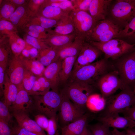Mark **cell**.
<instances>
[{"label":"cell","instance_id":"1","mask_svg":"<svg viewBox=\"0 0 135 135\" xmlns=\"http://www.w3.org/2000/svg\"><path fill=\"white\" fill-rule=\"evenodd\" d=\"M135 16V0H112L106 18L121 29Z\"/></svg>","mask_w":135,"mask_h":135},{"label":"cell","instance_id":"2","mask_svg":"<svg viewBox=\"0 0 135 135\" xmlns=\"http://www.w3.org/2000/svg\"><path fill=\"white\" fill-rule=\"evenodd\" d=\"M33 96L32 111L36 114L44 115L49 118L56 116L62 101L61 93L52 90L44 94Z\"/></svg>","mask_w":135,"mask_h":135},{"label":"cell","instance_id":"3","mask_svg":"<svg viewBox=\"0 0 135 135\" xmlns=\"http://www.w3.org/2000/svg\"><path fill=\"white\" fill-rule=\"evenodd\" d=\"M105 100L106 105L100 116L121 113L135 104V94L132 88L127 87Z\"/></svg>","mask_w":135,"mask_h":135},{"label":"cell","instance_id":"4","mask_svg":"<svg viewBox=\"0 0 135 135\" xmlns=\"http://www.w3.org/2000/svg\"><path fill=\"white\" fill-rule=\"evenodd\" d=\"M107 60L105 58L80 68L72 74L73 81L91 85L107 72Z\"/></svg>","mask_w":135,"mask_h":135},{"label":"cell","instance_id":"5","mask_svg":"<svg viewBox=\"0 0 135 135\" xmlns=\"http://www.w3.org/2000/svg\"><path fill=\"white\" fill-rule=\"evenodd\" d=\"M104 54L105 58L117 60L123 56L135 49V44H130L121 39L114 38L108 41L89 42Z\"/></svg>","mask_w":135,"mask_h":135},{"label":"cell","instance_id":"6","mask_svg":"<svg viewBox=\"0 0 135 135\" xmlns=\"http://www.w3.org/2000/svg\"><path fill=\"white\" fill-rule=\"evenodd\" d=\"M116 70L124 84L133 90L135 86V49L117 59Z\"/></svg>","mask_w":135,"mask_h":135},{"label":"cell","instance_id":"7","mask_svg":"<svg viewBox=\"0 0 135 135\" xmlns=\"http://www.w3.org/2000/svg\"><path fill=\"white\" fill-rule=\"evenodd\" d=\"M69 14L74 24L76 36L85 41L97 22L86 11L74 9Z\"/></svg>","mask_w":135,"mask_h":135},{"label":"cell","instance_id":"8","mask_svg":"<svg viewBox=\"0 0 135 135\" xmlns=\"http://www.w3.org/2000/svg\"><path fill=\"white\" fill-rule=\"evenodd\" d=\"M60 93L62 100L58 118L62 127L79 119L85 114L84 110L72 102L63 90Z\"/></svg>","mask_w":135,"mask_h":135},{"label":"cell","instance_id":"9","mask_svg":"<svg viewBox=\"0 0 135 135\" xmlns=\"http://www.w3.org/2000/svg\"><path fill=\"white\" fill-rule=\"evenodd\" d=\"M63 90L73 103L83 110L92 92L91 85L74 81Z\"/></svg>","mask_w":135,"mask_h":135},{"label":"cell","instance_id":"10","mask_svg":"<svg viewBox=\"0 0 135 135\" xmlns=\"http://www.w3.org/2000/svg\"><path fill=\"white\" fill-rule=\"evenodd\" d=\"M97 85L102 98L105 100L113 95L118 90H121L126 86L121 80L116 70L107 72L97 81Z\"/></svg>","mask_w":135,"mask_h":135},{"label":"cell","instance_id":"11","mask_svg":"<svg viewBox=\"0 0 135 135\" xmlns=\"http://www.w3.org/2000/svg\"><path fill=\"white\" fill-rule=\"evenodd\" d=\"M102 52L89 42H85L78 56L72 74L80 68L92 63Z\"/></svg>","mask_w":135,"mask_h":135},{"label":"cell","instance_id":"12","mask_svg":"<svg viewBox=\"0 0 135 135\" xmlns=\"http://www.w3.org/2000/svg\"><path fill=\"white\" fill-rule=\"evenodd\" d=\"M23 87L18 88V93L14 104L9 107L12 113H24L28 114L32 111L33 100Z\"/></svg>","mask_w":135,"mask_h":135},{"label":"cell","instance_id":"13","mask_svg":"<svg viewBox=\"0 0 135 135\" xmlns=\"http://www.w3.org/2000/svg\"><path fill=\"white\" fill-rule=\"evenodd\" d=\"M25 69L19 56H13L9 62L7 74L10 81L18 88L22 87V81Z\"/></svg>","mask_w":135,"mask_h":135},{"label":"cell","instance_id":"14","mask_svg":"<svg viewBox=\"0 0 135 135\" xmlns=\"http://www.w3.org/2000/svg\"><path fill=\"white\" fill-rule=\"evenodd\" d=\"M98 120L100 122L114 128L131 129L135 127V121L126 117L115 114L105 116H100Z\"/></svg>","mask_w":135,"mask_h":135},{"label":"cell","instance_id":"15","mask_svg":"<svg viewBox=\"0 0 135 135\" xmlns=\"http://www.w3.org/2000/svg\"><path fill=\"white\" fill-rule=\"evenodd\" d=\"M34 15L29 9L26 3L18 7L8 20L14 24L18 31L22 30L28 23L32 17Z\"/></svg>","mask_w":135,"mask_h":135},{"label":"cell","instance_id":"16","mask_svg":"<svg viewBox=\"0 0 135 135\" xmlns=\"http://www.w3.org/2000/svg\"><path fill=\"white\" fill-rule=\"evenodd\" d=\"M112 0H92L88 12L97 22L107 18L109 8Z\"/></svg>","mask_w":135,"mask_h":135},{"label":"cell","instance_id":"17","mask_svg":"<svg viewBox=\"0 0 135 135\" xmlns=\"http://www.w3.org/2000/svg\"><path fill=\"white\" fill-rule=\"evenodd\" d=\"M19 126L37 135H48L44 130L41 128L35 120L31 119L28 114L24 113H12Z\"/></svg>","mask_w":135,"mask_h":135},{"label":"cell","instance_id":"18","mask_svg":"<svg viewBox=\"0 0 135 135\" xmlns=\"http://www.w3.org/2000/svg\"><path fill=\"white\" fill-rule=\"evenodd\" d=\"M62 61L60 60L46 67L43 76L50 82L52 90L58 91L60 82L59 74Z\"/></svg>","mask_w":135,"mask_h":135},{"label":"cell","instance_id":"19","mask_svg":"<svg viewBox=\"0 0 135 135\" xmlns=\"http://www.w3.org/2000/svg\"><path fill=\"white\" fill-rule=\"evenodd\" d=\"M85 42L84 40L76 36L72 42L59 49L58 60L62 61L68 57L78 56Z\"/></svg>","mask_w":135,"mask_h":135},{"label":"cell","instance_id":"20","mask_svg":"<svg viewBox=\"0 0 135 135\" xmlns=\"http://www.w3.org/2000/svg\"><path fill=\"white\" fill-rule=\"evenodd\" d=\"M76 36L75 32L68 35L52 34L44 40L49 46L60 49L72 42Z\"/></svg>","mask_w":135,"mask_h":135},{"label":"cell","instance_id":"21","mask_svg":"<svg viewBox=\"0 0 135 135\" xmlns=\"http://www.w3.org/2000/svg\"><path fill=\"white\" fill-rule=\"evenodd\" d=\"M88 117L85 114L77 120L61 127V135H80L87 126Z\"/></svg>","mask_w":135,"mask_h":135},{"label":"cell","instance_id":"22","mask_svg":"<svg viewBox=\"0 0 135 135\" xmlns=\"http://www.w3.org/2000/svg\"><path fill=\"white\" fill-rule=\"evenodd\" d=\"M69 14L64 16L58 20L54 29L48 32L50 34L68 35L75 32L73 23Z\"/></svg>","mask_w":135,"mask_h":135},{"label":"cell","instance_id":"23","mask_svg":"<svg viewBox=\"0 0 135 135\" xmlns=\"http://www.w3.org/2000/svg\"><path fill=\"white\" fill-rule=\"evenodd\" d=\"M18 91V87L11 82L7 74H6L3 90L4 101L9 107L14 102Z\"/></svg>","mask_w":135,"mask_h":135},{"label":"cell","instance_id":"24","mask_svg":"<svg viewBox=\"0 0 135 135\" xmlns=\"http://www.w3.org/2000/svg\"><path fill=\"white\" fill-rule=\"evenodd\" d=\"M118 27H119L111 20L106 18L97 22L86 40L89 42L93 41L99 36L113 28Z\"/></svg>","mask_w":135,"mask_h":135},{"label":"cell","instance_id":"25","mask_svg":"<svg viewBox=\"0 0 135 135\" xmlns=\"http://www.w3.org/2000/svg\"><path fill=\"white\" fill-rule=\"evenodd\" d=\"M68 14H69L58 7L50 5L43 6L42 5L36 15L51 19L58 20Z\"/></svg>","mask_w":135,"mask_h":135},{"label":"cell","instance_id":"26","mask_svg":"<svg viewBox=\"0 0 135 135\" xmlns=\"http://www.w3.org/2000/svg\"><path fill=\"white\" fill-rule=\"evenodd\" d=\"M59 49L49 47L38 51L37 60L45 67L58 60Z\"/></svg>","mask_w":135,"mask_h":135},{"label":"cell","instance_id":"27","mask_svg":"<svg viewBox=\"0 0 135 135\" xmlns=\"http://www.w3.org/2000/svg\"><path fill=\"white\" fill-rule=\"evenodd\" d=\"M78 56L68 57L64 59L62 61L61 68L59 74L60 82H65L71 76Z\"/></svg>","mask_w":135,"mask_h":135},{"label":"cell","instance_id":"28","mask_svg":"<svg viewBox=\"0 0 135 135\" xmlns=\"http://www.w3.org/2000/svg\"><path fill=\"white\" fill-rule=\"evenodd\" d=\"M52 89L51 84L44 76H37L33 88L29 93L30 96L42 95Z\"/></svg>","mask_w":135,"mask_h":135},{"label":"cell","instance_id":"29","mask_svg":"<svg viewBox=\"0 0 135 135\" xmlns=\"http://www.w3.org/2000/svg\"><path fill=\"white\" fill-rule=\"evenodd\" d=\"M116 38L122 40L130 44H135V16L120 31Z\"/></svg>","mask_w":135,"mask_h":135},{"label":"cell","instance_id":"30","mask_svg":"<svg viewBox=\"0 0 135 135\" xmlns=\"http://www.w3.org/2000/svg\"><path fill=\"white\" fill-rule=\"evenodd\" d=\"M20 58L25 69L36 76H43L45 67L39 61L36 59Z\"/></svg>","mask_w":135,"mask_h":135},{"label":"cell","instance_id":"31","mask_svg":"<svg viewBox=\"0 0 135 135\" xmlns=\"http://www.w3.org/2000/svg\"><path fill=\"white\" fill-rule=\"evenodd\" d=\"M9 46L13 56L18 57L24 48L26 42L17 33L10 35L8 40Z\"/></svg>","mask_w":135,"mask_h":135},{"label":"cell","instance_id":"32","mask_svg":"<svg viewBox=\"0 0 135 135\" xmlns=\"http://www.w3.org/2000/svg\"><path fill=\"white\" fill-rule=\"evenodd\" d=\"M59 20L48 18L44 17L34 15L32 17L28 24L38 25L48 30V32L55 28Z\"/></svg>","mask_w":135,"mask_h":135},{"label":"cell","instance_id":"33","mask_svg":"<svg viewBox=\"0 0 135 135\" xmlns=\"http://www.w3.org/2000/svg\"><path fill=\"white\" fill-rule=\"evenodd\" d=\"M0 20H8L17 7L10 0H0Z\"/></svg>","mask_w":135,"mask_h":135},{"label":"cell","instance_id":"34","mask_svg":"<svg viewBox=\"0 0 135 135\" xmlns=\"http://www.w3.org/2000/svg\"><path fill=\"white\" fill-rule=\"evenodd\" d=\"M18 31L10 21L5 20H0V36L9 37L13 34L18 33Z\"/></svg>","mask_w":135,"mask_h":135},{"label":"cell","instance_id":"35","mask_svg":"<svg viewBox=\"0 0 135 135\" xmlns=\"http://www.w3.org/2000/svg\"><path fill=\"white\" fill-rule=\"evenodd\" d=\"M23 39L25 42L37 49L39 51L49 47L44 40L38 39L26 33L23 35Z\"/></svg>","mask_w":135,"mask_h":135},{"label":"cell","instance_id":"36","mask_svg":"<svg viewBox=\"0 0 135 135\" xmlns=\"http://www.w3.org/2000/svg\"><path fill=\"white\" fill-rule=\"evenodd\" d=\"M37 76L25 69L22 81V85L28 94L31 91Z\"/></svg>","mask_w":135,"mask_h":135},{"label":"cell","instance_id":"37","mask_svg":"<svg viewBox=\"0 0 135 135\" xmlns=\"http://www.w3.org/2000/svg\"><path fill=\"white\" fill-rule=\"evenodd\" d=\"M38 53L37 49L26 42L25 46L19 56L20 58L36 60Z\"/></svg>","mask_w":135,"mask_h":135},{"label":"cell","instance_id":"38","mask_svg":"<svg viewBox=\"0 0 135 135\" xmlns=\"http://www.w3.org/2000/svg\"><path fill=\"white\" fill-rule=\"evenodd\" d=\"M119 27L113 28L106 32L96 38L93 41L104 42L116 38L120 31L122 30Z\"/></svg>","mask_w":135,"mask_h":135},{"label":"cell","instance_id":"39","mask_svg":"<svg viewBox=\"0 0 135 135\" xmlns=\"http://www.w3.org/2000/svg\"><path fill=\"white\" fill-rule=\"evenodd\" d=\"M110 128L106 124L100 122L91 126L90 130L92 135H112Z\"/></svg>","mask_w":135,"mask_h":135},{"label":"cell","instance_id":"40","mask_svg":"<svg viewBox=\"0 0 135 135\" xmlns=\"http://www.w3.org/2000/svg\"><path fill=\"white\" fill-rule=\"evenodd\" d=\"M48 4L49 5L59 8L69 14L74 9L70 0H64L61 2H59L56 0H51L49 1Z\"/></svg>","mask_w":135,"mask_h":135},{"label":"cell","instance_id":"41","mask_svg":"<svg viewBox=\"0 0 135 135\" xmlns=\"http://www.w3.org/2000/svg\"><path fill=\"white\" fill-rule=\"evenodd\" d=\"M12 116L10 112L9 107L3 101H0V119L10 124L11 122Z\"/></svg>","mask_w":135,"mask_h":135},{"label":"cell","instance_id":"42","mask_svg":"<svg viewBox=\"0 0 135 135\" xmlns=\"http://www.w3.org/2000/svg\"><path fill=\"white\" fill-rule=\"evenodd\" d=\"M10 51L8 42L0 44V64H8Z\"/></svg>","mask_w":135,"mask_h":135},{"label":"cell","instance_id":"43","mask_svg":"<svg viewBox=\"0 0 135 135\" xmlns=\"http://www.w3.org/2000/svg\"><path fill=\"white\" fill-rule=\"evenodd\" d=\"M74 9L88 12L89 6L92 0H70Z\"/></svg>","mask_w":135,"mask_h":135},{"label":"cell","instance_id":"44","mask_svg":"<svg viewBox=\"0 0 135 135\" xmlns=\"http://www.w3.org/2000/svg\"><path fill=\"white\" fill-rule=\"evenodd\" d=\"M45 0H30L27 3L30 10L35 15L36 14Z\"/></svg>","mask_w":135,"mask_h":135},{"label":"cell","instance_id":"45","mask_svg":"<svg viewBox=\"0 0 135 135\" xmlns=\"http://www.w3.org/2000/svg\"><path fill=\"white\" fill-rule=\"evenodd\" d=\"M34 120L38 125L42 129L46 130L49 122V119L45 115L36 114L34 116Z\"/></svg>","mask_w":135,"mask_h":135},{"label":"cell","instance_id":"46","mask_svg":"<svg viewBox=\"0 0 135 135\" xmlns=\"http://www.w3.org/2000/svg\"><path fill=\"white\" fill-rule=\"evenodd\" d=\"M57 128L56 116L49 119L48 124L46 131L48 135H55Z\"/></svg>","mask_w":135,"mask_h":135},{"label":"cell","instance_id":"47","mask_svg":"<svg viewBox=\"0 0 135 135\" xmlns=\"http://www.w3.org/2000/svg\"><path fill=\"white\" fill-rule=\"evenodd\" d=\"M12 127V135H37L18 124Z\"/></svg>","mask_w":135,"mask_h":135},{"label":"cell","instance_id":"48","mask_svg":"<svg viewBox=\"0 0 135 135\" xmlns=\"http://www.w3.org/2000/svg\"><path fill=\"white\" fill-rule=\"evenodd\" d=\"M0 135H12V127L1 119H0Z\"/></svg>","mask_w":135,"mask_h":135},{"label":"cell","instance_id":"49","mask_svg":"<svg viewBox=\"0 0 135 135\" xmlns=\"http://www.w3.org/2000/svg\"><path fill=\"white\" fill-rule=\"evenodd\" d=\"M26 30L42 33H48L47 30L41 26L30 24L26 25L22 30Z\"/></svg>","mask_w":135,"mask_h":135},{"label":"cell","instance_id":"50","mask_svg":"<svg viewBox=\"0 0 135 135\" xmlns=\"http://www.w3.org/2000/svg\"><path fill=\"white\" fill-rule=\"evenodd\" d=\"M124 116L135 121V104L123 111Z\"/></svg>","mask_w":135,"mask_h":135},{"label":"cell","instance_id":"51","mask_svg":"<svg viewBox=\"0 0 135 135\" xmlns=\"http://www.w3.org/2000/svg\"><path fill=\"white\" fill-rule=\"evenodd\" d=\"M26 33L34 38L41 40H44L48 37L50 34L48 33H42L26 30L23 31Z\"/></svg>","mask_w":135,"mask_h":135},{"label":"cell","instance_id":"52","mask_svg":"<svg viewBox=\"0 0 135 135\" xmlns=\"http://www.w3.org/2000/svg\"><path fill=\"white\" fill-rule=\"evenodd\" d=\"M7 65L0 64V87L3 91L6 74L5 70Z\"/></svg>","mask_w":135,"mask_h":135},{"label":"cell","instance_id":"53","mask_svg":"<svg viewBox=\"0 0 135 135\" xmlns=\"http://www.w3.org/2000/svg\"><path fill=\"white\" fill-rule=\"evenodd\" d=\"M10 2L17 8L26 4L28 0H10Z\"/></svg>","mask_w":135,"mask_h":135},{"label":"cell","instance_id":"54","mask_svg":"<svg viewBox=\"0 0 135 135\" xmlns=\"http://www.w3.org/2000/svg\"><path fill=\"white\" fill-rule=\"evenodd\" d=\"M112 135H126V131L125 130L122 131L118 130V129L114 128L111 131Z\"/></svg>","mask_w":135,"mask_h":135},{"label":"cell","instance_id":"55","mask_svg":"<svg viewBox=\"0 0 135 135\" xmlns=\"http://www.w3.org/2000/svg\"><path fill=\"white\" fill-rule=\"evenodd\" d=\"M80 135H92V134L91 130L88 128L86 126Z\"/></svg>","mask_w":135,"mask_h":135},{"label":"cell","instance_id":"56","mask_svg":"<svg viewBox=\"0 0 135 135\" xmlns=\"http://www.w3.org/2000/svg\"><path fill=\"white\" fill-rule=\"evenodd\" d=\"M126 135H135V131L131 129L125 130Z\"/></svg>","mask_w":135,"mask_h":135},{"label":"cell","instance_id":"57","mask_svg":"<svg viewBox=\"0 0 135 135\" xmlns=\"http://www.w3.org/2000/svg\"><path fill=\"white\" fill-rule=\"evenodd\" d=\"M133 92L135 94V86H134V89H133Z\"/></svg>","mask_w":135,"mask_h":135},{"label":"cell","instance_id":"58","mask_svg":"<svg viewBox=\"0 0 135 135\" xmlns=\"http://www.w3.org/2000/svg\"><path fill=\"white\" fill-rule=\"evenodd\" d=\"M131 129H132V130L135 131V127H134L132 128H131Z\"/></svg>","mask_w":135,"mask_h":135}]
</instances>
